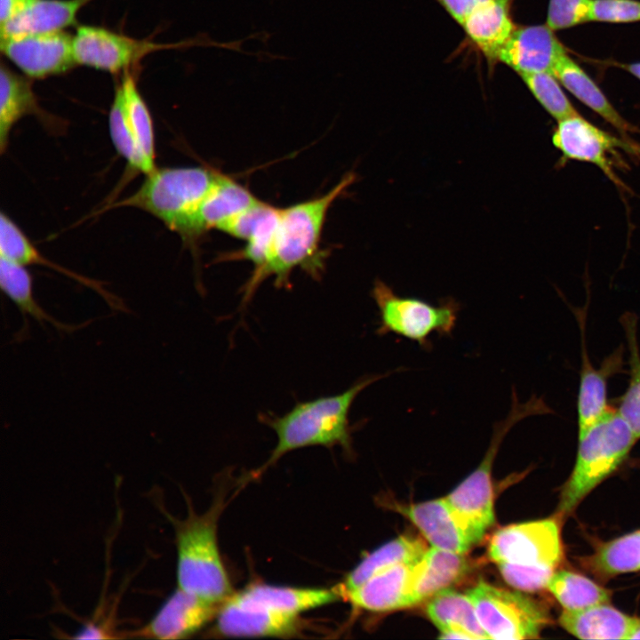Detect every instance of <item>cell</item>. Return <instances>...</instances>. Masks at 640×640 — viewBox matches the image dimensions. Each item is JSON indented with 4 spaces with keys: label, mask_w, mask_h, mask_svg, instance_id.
I'll list each match as a JSON object with an SVG mask.
<instances>
[{
    "label": "cell",
    "mask_w": 640,
    "mask_h": 640,
    "mask_svg": "<svg viewBox=\"0 0 640 640\" xmlns=\"http://www.w3.org/2000/svg\"><path fill=\"white\" fill-rule=\"evenodd\" d=\"M353 172L345 174L328 192L284 208H279L278 222L270 256L265 266L252 272L242 287V307L250 301L259 285L273 276L276 288L290 289L292 272L300 268L314 280H320L325 268L327 251L321 237L327 213L355 181Z\"/></svg>",
    "instance_id": "6da1fadb"
},
{
    "label": "cell",
    "mask_w": 640,
    "mask_h": 640,
    "mask_svg": "<svg viewBox=\"0 0 640 640\" xmlns=\"http://www.w3.org/2000/svg\"><path fill=\"white\" fill-rule=\"evenodd\" d=\"M393 372L368 375L342 393L297 403L282 416L260 414L259 420L271 428L277 436L276 447L260 471L287 452L307 446L340 445L349 452L354 428L349 424V412L355 399L368 386Z\"/></svg>",
    "instance_id": "7a4b0ae2"
},
{
    "label": "cell",
    "mask_w": 640,
    "mask_h": 640,
    "mask_svg": "<svg viewBox=\"0 0 640 640\" xmlns=\"http://www.w3.org/2000/svg\"><path fill=\"white\" fill-rule=\"evenodd\" d=\"M220 171L209 166L156 168L146 174L141 186L128 197L108 208L134 207L143 210L176 232L193 247L199 206L214 184Z\"/></svg>",
    "instance_id": "3957f363"
},
{
    "label": "cell",
    "mask_w": 640,
    "mask_h": 640,
    "mask_svg": "<svg viewBox=\"0 0 640 640\" xmlns=\"http://www.w3.org/2000/svg\"><path fill=\"white\" fill-rule=\"evenodd\" d=\"M222 499L197 515L188 505L183 520L172 516L177 547L178 588L206 600L223 604L234 593L217 542V521Z\"/></svg>",
    "instance_id": "277c9868"
},
{
    "label": "cell",
    "mask_w": 640,
    "mask_h": 640,
    "mask_svg": "<svg viewBox=\"0 0 640 640\" xmlns=\"http://www.w3.org/2000/svg\"><path fill=\"white\" fill-rule=\"evenodd\" d=\"M578 436L575 464L562 488L557 507L560 519L572 514L588 493L621 466L638 440L612 406Z\"/></svg>",
    "instance_id": "5b68a950"
},
{
    "label": "cell",
    "mask_w": 640,
    "mask_h": 640,
    "mask_svg": "<svg viewBox=\"0 0 640 640\" xmlns=\"http://www.w3.org/2000/svg\"><path fill=\"white\" fill-rule=\"evenodd\" d=\"M371 296L379 310L378 335L393 333L430 349L429 337L451 335L457 323L460 305L452 298L434 305L413 297H402L386 283L376 279Z\"/></svg>",
    "instance_id": "8992f818"
},
{
    "label": "cell",
    "mask_w": 640,
    "mask_h": 640,
    "mask_svg": "<svg viewBox=\"0 0 640 640\" xmlns=\"http://www.w3.org/2000/svg\"><path fill=\"white\" fill-rule=\"evenodd\" d=\"M467 594L489 639H534L550 623L548 612L532 598L480 581Z\"/></svg>",
    "instance_id": "52a82bcc"
},
{
    "label": "cell",
    "mask_w": 640,
    "mask_h": 640,
    "mask_svg": "<svg viewBox=\"0 0 640 640\" xmlns=\"http://www.w3.org/2000/svg\"><path fill=\"white\" fill-rule=\"evenodd\" d=\"M560 518L511 524L498 530L491 538L488 555L496 564L556 570L564 558Z\"/></svg>",
    "instance_id": "ba28073f"
},
{
    "label": "cell",
    "mask_w": 640,
    "mask_h": 640,
    "mask_svg": "<svg viewBox=\"0 0 640 640\" xmlns=\"http://www.w3.org/2000/svg\"><path fill=\"white\" fill-rule=\"evenodd\" d=\"M164 47L96 26H79L73 36L76 64L110 73L127 71L146 55Z\"/></svg>",
    "instance_id": "9c48e42d"
},
{
    "label": "cell",
    "mask_w": 640,
    "mask_h": 640,
    "mask_svg": "<svg viewBox=\"0 0 640 640\" xmlns=\"http://www.w3.org/2000/svg\"><path fill=\"white\" fill-rule=\"evenodd\" d=\"M552 143L561 152L563 159L595 164L614 182L618 180L610 156L614 155L619 148L633 154L640 151L630 142L600 129L580 114L557 121Z\"/></svg>",
    "instance_id": "30bf717a"
},
{
    "label": "cell",
    "mask_w": 640,
    "mask_h": 640,
    "mask_svg": "<svg viewBox=\"0 0 640 640\" xmlns=\"http://www.w3.org/2000/svg\"><path fill=\"white\" fill-rule=\"evenodd\" d=\"M1 51L30 78L62 74L76 64L73 36L64 30L1 40Z\"/></svg>",
    "instance_id": "8fae6325"
},
{
    "label": "cell",
    "mask_w": 640,
    "mask_h": 640,
    "mask_svg": "<svg viewBox=\"0 0 640 640\" xmlns=\"http://www.w3.org/2000/svg\"><path fill=\"white\" fill-rule=\"evenodd\" d=\"M581 338V368L577 398L578 435L596 422L610 408L607 399L608 380L623 371L625 349L622 345L606 356L599 368L593 366L587 352L585 323L587 306L574 308Z\"/></svg>",
    "instance_id": "7c38bea8"
},
{
    "label": "cell",
    "mask_w": 640,
    "mask_h": 640,
    "mask_svg": "<svg viewBox=\"0 0 640 640\" xmlns=\"http://www.w3.org/2000/svg\"><path fill=\"white\" fill-rule=\"evenodd\" d=\"M221 604L177 588L145 627L130 634L142 638H185L216 617Z\"/></svg>",
    "instance_id": "4fadbf2b"
},
{
    "label": "cell",
    "mask_w": 640,
    "mask_h": 640,
    "mask_svg": "<svg viewBox=\"0 0 640 640\" xmlns=\"http://www.w3.org/2000/svg\"><path fill=\"white\" fill-rule=\"evenodd\" d=\"M566 52L546 23L516 27L499 52L496 61L522 74L552 73L559 57Z\"/></svg>",
    "instance_id": "5bb4252c"
},
{
    "label": "cell",
    "mask_w": 640,
    "mask_h": 640,
    "mask_svg": "<svg viewBox=\"0 0 640 640\" xmlns=\"http://www.w3.org/2000/svg\"><path fill=\"white\" fill-rule=\"evenodd\" d=\"M299 620L266 607L228 597L216 615V629L226 636H287L298 632Z\"/></svg>",
    "instance_id": "9a60e30c"
},
{
    "label": "cell",
    "mask_w": 640,
    "mask_h": 640,
    "mask_svg": "<svg viewBox=\"0 0 640 640\" xmlns=\"http://www.w3.org/2000/svg\"><path fill=\"white\" fill-rule=\"evenodd\" d=\"M417 561L400 564L380 572L359 587L346 592L343 597L354 607L372 612L411 607V581Z\"/></svg>",
    "instance_id": "2e32d148"
},
{
    "label": "cell",
    "mask_w": 640,
    "mask_h": 640,
    "mask_svg": "<svg viewBox=\"0 0 640 640\" xmlns=\"http://www.w3.org/2000/svg\"><path fill=\"white\" fill-rule=\"evenodd\" d=\"M92 0H29L0 25L1 40L63 30L76 24L78 12Z\"/></svg>",
    "instance_id": "e0dca14e"
},
{
    "label": "cell",
    "mask_w": 640,
    "mask_h": 640,
    "mask_svg": "<svg viewBox=\"0 0 640 640\" xmlns=\"http://www.w3.org/2000/svg\"><path fill=\"white\" fill-rule=\"evenodd\" d=\"M396 507L420 531L431 547L464 555L473 546L444 498Z\"/></svg>",
    "instance_id": "ac0fdd59"
},
{
    "label": "cell",
    "mask_w": 640,
    "mask_h": 640,
    "mask_svg": "<svg viewBox=\"0 0 640 640\" xmlns=\"http://www.w3.org/2000/svg\"><path fill=\"white\" fill-rule=\"evenodd\" d=\"M231 597L243 604L298 617L301 612L335 603L341 596L336 587L328 589L254 584Z\"/></svg>",
    "instance_id": "d6986e66"
},
{
    "label": "cell",
    "mask_w": 640,
    "mask_h": 640,
    "mask_svg": "<svg viewBox=\"0 0 640 640\" xmlns=\"http://www.w3.org/2000/svg\"><path fill=\"white\" fill-rule=\"evenodd\" d=\"M469 570L462 554L431 547L415 563L411 581V606L449 588Z\"/></svg>",
    "instance_id": "ffe728a7"
},
{
    "label": "cell",
    "mask_w": 640,
    "mask_h": 640,
    "mask_svg": "<svg viewBox=\"0 0 640 640\" xmlns=\"http://www.w3.org/2000/svg\"><path fill=\"white\" fill-rule=\"evenodd\" d=\"M426 613L439 629L440 638L489 639L467 593L444 589L429 598Z\"/></svg>",
    "instance_id": "44dd1931"
},
{
    "label": "cell",
    "mask_w": 640,
    "mask_h": 640,
    "mask_svg": "<svg viewBox=\"0 0 640 640\" xmlns=\"http://www.w3.org/2000/svg\"><path fill=\"white\" fill-rule=\"evenodd\" d=\"M511 0H487L475 8L460 26L470 41L490 60H496L516 26L511 17Z\"/></svg>",
    "instance_id": "7402d4cb"
},
{
    "label": "cell",
    "mask_w": 640,
    "mask_h": 640,
    "mask_svg": "<svg viewBox=\"0 0 640 640\" xmlns=\"http://www.w3.org/2000/svg\"><path fill=\"white\" fill-rule=\"evenodd\" d=\"M260 199L245 186L220 172L214 184L202 201L195 223L197 241L207 231L219 227Z\"/></svg>",
    "instance_id": "603a6c76"
},
{
    "label": "cell",
    "mask_w": 640,
    "mask_h": 640,
    "mask_svg": "<svg viewBox=\"0 0 640 640\" xmlns=\"http://www.w3.org/2000/svg\"><path fill=\"white\" fill-rule=\"evenodd\" d=\"M552 74L575 98L622 134L639 132L620 116L599 86L566 52L557 60Z\"/></svg>",
    "instance_id": "cb8c5ba5"
},
{
    "label": "cell",
    "mask_w": 640,
    "mask_h": 640,
    "mask_svg": "<svg viewBox=\"0 0 640 640\" xmlns=\"http://www.w3.org/2000/svg\"><path fill=\"white\" fill-rule=\"evenodd\" d=\"M631 617L610 603L577 612L563 611L560 626L580 639H628L634 624Z\"/></svg>",
    "instance_id": "d4e9b609"
},
{
    "label": "cell",
    "mask_w": 640,
    "mask_h": 640,
    "mask_svg": "<svg viewBox=\"0 0 640 640\" xmlns=\"http://www.w3.org/2000/svg\"><path fill=\"white\" fill-rule=\"evenodd\" d=\"M35 115L45 118L38 105L31 82L12 71L4 63L0 69V152L8 147L11 130L23 116Z\"/></svg>",
    "instance_id": "484cf974"
},
{
    "label": "cell",
    "mask_w": 640,
    "mask_h": 640,
    "mask_svg": "<svg viewBox=\"0 0 640 640\" xmlns=\"http://www.w3.org/2000/svg\"><path fill=\"white\" fill-rule=\"evenodd\" d=\"M428 548L420 538L403 535L382 545L365 556L337 586L341 597L375 574L395 565L419 560Z\"/></svg>",
    "instance_id": "4316f807"
},
{
    "label": "cell",
    "mask_w": 640,
    "mask_h": 640,
    "mask_svg": "<svg viewBox=\"0 0 640 640\" xmlns=\"http://www.w3.org/2000/svg\"><path fill=\"white\" fill-rule=\"evenodd\" d=\"M580 563L601 580L640 571V529L600 544Z\"/></svg>",
    "instance_id": "83f0119b"
},
{
    "label": "cell",
    "mask_w": 640,
    "mask_h": 640,
    "mask_svg": "<svg viewBox=\"0 0 640 640\" xmlns=\"http://www.w3.org/2000/svg\"><path fill=\"white\" fill-rule=\"evenodd\" d=\"M0 285L3 292L15 304L23 316H29L44 325L52 324L58 331L72 332L78 325L62 323L52 317L36 300L33 282L26 266L0 257Z\"/></svg>",
    "instance_id": "f1b7e54d"
},
{
    "label": "cell",
    "mask_w": 640,
    "mask_h": 640,
    "mask_svg": "<svg viewBox=\"0 0 640 640\" xmlns=\"http://www.w3.org/2000/svg\"><path fill=\"white\" fill-rule=\"evenodd\" d=\"M547 588L563 607V611L577 612L611 601L609 589L589 578L568 570L556 571Z\"/></svg>",
    "instance_id": "f546056e"
},
{
    "label": "cell",
    "mask_w": 640,
    "mask_h": 640,
    "mask_svg": "<svg viewBox=\"0 0 640 640\" xmlns=\"http://www.w3.org/2000/svg\"><path fill=\"white\" fill-rule=\"evenodd\" d=\"M638 318L635 313L625 312L620 323L625 332L628 351V385L618 399L616 408L628 424L637 439H640V349L637 339Z\"/></svg>",
    "instance_id": "4dcf8cb0"
},
{
    "label": "cell",
    "mask_w": 640,
    "mask_h": 640,
    "mask_svg": "<svg viewBox=\"0 0 640 640\" xmlns=\"http://www.w3.org/2000/svg\"><path fill=\"white\" fill-rule=\"evenodd\" d=\"M121 85L124 91L128 119L140 152L150 169L155 164L156 148L153 120L148 108L138 89L134 77L124 71Z\"/></svg>",
    "instance_id": "1f68e13d"
},
{
    "label": "cell",
    "mask_w": 640,
    "mask_h": 640,
    "mask_svg": "<svg viewBox=\"0 0 640 640\" xmlns=\"http://www.w3.org/2000/svg\"><path fill=\"white\" fill-rule=\"evenodd\" d=\"M110 137L117 153L126 161L129 170L145 175L152 172L146 163L130 124L121 84L116 89L108 116Z\"/></svg>",
    "instance_id": "d6a6232c"
},
{
    "label": "cell",
    "mask_w": 640,
    "mask_h": 640,
    "mask_svg": "<svg viewBox=\"0 0 640 640\" xmlns=\"http://www.w3.org/2000/svg\"><path fill=\"white\" fill-rule=\"evenodd\" d=\"M278 216L279 208L272 205L265 217L245 240L244 247L242 250L221 255L219 257V261L245 260L252 263V272L261 269L270 256Z\"/></svg>",
    "instance_id": "836d02e7"
},
{
    "label": "cell",
    "mask_w": 640,
    "mask_h": 640,
    "mask_svg": "<svg viewBox=\"0 0 640 640\" xmlns=\"http://www.w3.org/2000/svg\"><path fill=\"white\" fill-rule=\"evenodd\" d=\"M519 76L538 102L556 121L579 114L552 73Z\"/></svg>",
    "instance_id": "e575fe53"
},
{
    "label": "cell",
    "mask_w": 640,
    "mask_h": 640,
    "mask_svg": "<svg viewBox=\"0 0 640 640\" xmlns=\"http://www.w3.org/2000/svg\"><path fill=\"white\" fill-rule=\"evenodd\" d=\"M0 256L23 266L47 267L44 258L20 227L4 212L0 218Z\"/></svg>",
    "instance_id": "d590c367"
},
{
    "label": "cell",
    "mask_w": 640,
    "mask_h": 640,
    "mask_svg": "<svg viewBox=\"0 0 640 640\" xmlns=\"http://www.w3.org/2000/svg\"><path fill=\"white\" fill-rule=\"evenodd\" d=\"M593 0H549L546 24L553 30L591 21Z\"/></svg>",
    "instance_id": "8d00e7d4"
},
{
    "label": "cell",
    "mask_w": 640,
    "mask_h": 640,
    "mask_svg": "<svg viewBox=\"0 0 640 640\" xmlns=\"http://www.w3.org/2000/svg\"><path fill=\"white\" fill-rule=\"evenodd\" d=\"M505 581L517 590L536 592L547 588L548 583L556 572L544 567H525L508 564H497Z\"/></svg>",
    "instance_id": "74e56055"
},
{
    "label": "cell",
    "mask_w": 640,
    "mask_h": 640,
    "mask_svg": "<svg viewBox=\"0 0 640 640\" xmlns=\"http://www.w3.org/2000/svg\"><path fill=\"white\" fill-rule=\"evenodd\" d=\"M591 21L608 23L640 21V1L593 0Z\"/></svg>",
    "instance_id": "f35d334b"
},
{
    "label": "cell",
    "mask_w": 640,
    "mask_h": 640,
    "mask_svg": "<svg viewBox=\"0 0 640 640\" xmlns=\"http://www.w3.org/2000/svg\"><path fill=\"white\" fill-rule=\"evenodd\" d=\"M452 18L460 25L478 5L487 0H438Z\"/></svg>",
    "instance_id": "ab89813d"
},
{
    "label": "cell",
    "mask_w": 640,
    "mask_h": 640,
    "mask_svg": "<svg viewBox=\"0 0 640 640\" xmlns=\"http://www.w3.org/2000/svg\"><path fill=\"white\" fill-rule=\"evenodd\" d=\"M29 0H0V25L13 17Z\"/></svg>",
    "instance_id": "60d3db41"
},
{
    "label": "cell",
    "mask_w": 640,
    "mask_h": 640,
    "mask_svg": "<svg viewBox=\"0 0 640 640\" xmlns=\"http://www.w3.org/2000/svg\"><path fill=\"white\" fill-rule=\"evenodd\" d=\"M621 67L640 80V62L621 65Z\"/></svg>",
    "instance_id": "b9f144b4"
},
{
    "label": "cell",
    "mask_w": 640,
    "mask_h": 640,
    "mask_svg": "<svg viewBox=\"0 0 640 640\" xmlns=\"http://www.w3.org/2000/svg\"><path fill=\"white\" fill-rule=\"evenodd\" d=\"M628 639H640V618H636Z\"/></svg>",
    "instance_id": "7bdbcfd3"
}]
</instances>
